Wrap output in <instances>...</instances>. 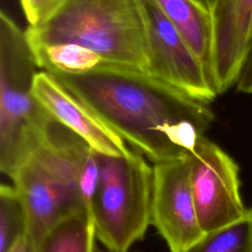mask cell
I'll return each mask as SVG.
<instances>
[{"mask_svg":"<svg viewBox=\"0 0 252 252\" xmlns=\"http://www.w3.org/2000/svg\"><path fill=\"white\" fill-rule=\"evenodd\" d=\"M93 214L88 210L55 223L41 238L35 252H95Z\"/></svg>","mask_w":252,"mask_h":252,"instance_id":"cell-12","label":"cell"},{"mask_svg":"<svg viewBox=\"0 0 252 252\" xmlns=\"http://www.w3.org/2000/svg\"><path fill=\"white\" fill-rule=\"evenodd\" d=\"M29 220L25 203L15 188L0 186V252H8L24 235H28Z\"/></svg>","mask_w":252,"mask_h":252,"instance_id":"cell-15","label":"cell"},{"mask_svg":"<svg viewBox=\"0 0 252 252\" xmlns=\"http://www.w3.org/2000/svg\"><path fill=\"white\" fill-rule=\"evenodd\" d=\"M151 1L177 30L210 73L213 42L211 10L201 0Z\"/></svg>","mask_w":252,"mask_h":252,"instance_id":"cell-11","label":"cell"},{"mask_svg":"<svg viewBox=\"0 0 252 252\" xmlns=\"http://www.w3.org/2000/svg\"><path fill=\"white\" fill-rule=\"evenodd\" d=\"M146 12L151 76L189 96L210 103L218 93L208 68L151 0H143Z\"/></svg>","mask_w":252,"mask_h":252,"instance_id":"cell-7","label":"cell"},{"mask_svg":"<svg viewBox=\"0 0 252 252\" xmlns=\"http://www.w3.org/2000/svg\"><path fill=\"white\" fill-rule=\"evenodd\" d=\"M191 190L204 232L225 226L244 216L239 167L217 144L202 136L186 156Z\"/></svg>","mask_w":252,"mask_h":252,"instance_id":"cell-6","label":"cell"},{"mask_svg":"<svg viewBox=\"0 0 252 252\" xmlns=\"http://www.w3.org/2000/svg\"><path fill=\"white\" fill-rule=\"evenodd\" d=\"M50 74L154 163L185 158L215 118L209 103L141 70L102 63Z\"/></svg>","mask_w":252,"mask_h":252,"instance_id":"cell-1","label":"cell"},{"mask_svg":"<svg viewBox=\"0 0 252 252\" xmlns=\"http://www.w3.org/2000/svg\"><path fill=\"white\" fill-rule=\"evenodd\" d=\"M182 252H252V208L239 220L205 232Z\"/></svg>","mask_w":252,"mask_h":252,"instance_id":"cell-14","label":"cell"},{"mask_svg":"<svg viewBox=\"0 0 252 252\" xmlns=\"http://www.w3.org/2000/svg\"><path fill=\"white\" fill-rule=\"evenodd\" d=\"M36 62L26 32L0 13V169L12 175L55 120L33 94Z\"/></svg>","mask_w":252,"mask_h":252,"instance_id":"cell-4","label":"cell"},{"mask_svg":"<svg viewBox=\"0 0 252 252\" xmlns=\"http://www.w3.org/2000/svg\"><path fill=\"white\" fill-rule=\"evenodd\" d=\"M95 252H119V251H115V250L108 249V248H106V249H98V248H96ZM127 252H128V251H127ZM133 252H137V251H133Z\"/></svg>","mask_w":252,"mask_h":252,"instance_id":"cell-21","label":"cell"},{"mask_svg":"<svg viewBox=\"0 0 252 252\" xmlns=\"http://www.w3.org/2000/svg\"><path fill=\"white\" fill-rule=\"evenodd\" d=\"M91 149L82 138L54 120L41 143L10 176L27 209L28 236L34 252L55 223L87 210L79 176Z\"/></svg>","mask_w":252,"mask_h":252,"instance_id":"cell-3","label":"cell"},{"mask_svg":"<svg viewBox=\"0 0 252 252\" xmlns=\"http://www.w3.org/2000/svg\"><path fill=\"white\" fill-rule=\"evenodd\" d=\"M211 14L210 74L218 94H221L235 85L252 38V0H217Z\"/></svg>","mask_w":252,"mask_h":252,"instance_id":"cell-9","label":"cell"},{"mask_svg":"<svg viewBox=\"0 0 252 252\" xmlns=\"http://www.w3.org/2000/svg\"><path fill=\"white\" fill-rule=\"evenodd\" d=\"M210 10H212L213 9V7L215 6V4H216V2H217V0H201Z\"/></svg>","mask_w":252,"mask_h":252,"instance_id":"cell-20","label":"cell"},{"mask_svg":"<svg viewBox=\"0 0 252 252\" xmlns=\"http://www.w3.org/2000/svg\"><path fill=\"white\" fill-rule=\"evenodd\" d=\"M97 157L99 180L92 203L95 236L105 248L127 252L151 223L153 167L137 151Z\"/></svg>","mask_w":252,"mask_h":252,"instance_id":"cell-5","label":"cell"},{"mask_svg":"<svg viewBox=\"0 0 252 252\" xmlns=\"http://www.w3.org/2000/svg\"><path fill=\"white\" fill-rule=\"evenodd\" d=\"M8 252H34L33 246L28 235L21 237Z\"/></svg>","mask_w":252,"mask_h":252,"instance_id":"cell-19","label":"cell"},{"mask_svg":"<svg viewBox=\"0 0 252 252\" xmlns=\"http://www.w3.org/2000/svg\"><path fill=\"white\" fill-rule=\"evenodd\" d=\"M30 46L73 43L98 54L104 63L149 67L143 0H62L38 25L25 31Z\"/></svg>","mask_w":252,"mask_h":252,"instance_id":"cell-2","label":"cell"},{"mask_svg":"<svg viewBox=\"0 0 252 252\" xmlns=\"http://www.w3.org/2000/svg\"><path fill=\"white\" fill-rule=\"evenodd\" d=\"M37 67L49 73H83L104 63L94 51L73 43L31 47Z\"/></svg>","mask_w":252,"mask_h":252,"instance_id":"cell-13","label":"cell"},{"mask_svg":"<svg viewBox=\"0 0 252 252\" xmlns=\"http://www.w3.org/2000/svg\"><path fill=\"white\" fill-rule=\"evenodd\" d=\"M236 90L243 94H252V38L248 45L237 81Z\"/></svg>","mask_w":252,"mask_h":252,"instance_id":"cell-18","label":"cell"},{"mask_svg":"<svg viewBox=\"0 0 252 252\" xmlns=\"http://www.w3.org/2000/svg\"><path fill=\"white\" fill-rule=\"evenodd\" d=\"M62 0H20L29 26L41 23Z\"/></svg>","mask_w":252,"mask_h":252,"instance_id":"cell-17","label":"cell"},{"mask_svg":"<svg viewBox=\"0 0 252 252\" xmlns=\"http://www.w3.org/2000/svg\"><path fill=\"white\" fill-rule=\"evenodd\" d=\"M151 223L170 252H182L204 235L191 190L186 157L154 163Z\"/></svg>","mask_w":252,"mask_h":252,"instance_id":"cell-8","label":"cell"},{"mask_svg":"<svg viewBox=\"0 0 252 252\" xmlns=\"http://www.w3.org/2000/svg\"><path fill=\"white\" fill-rule=\"evenodd\" d=\"M33 94L57 122L82 138L96 153L123 156L132 151L121 137L107 127L50 73L46 71L36 73Z\"/></svg>","mask_w":252,"mask_h":252,"instance_id":"cell-10","label":"cell"},{"mask_svg":"<svg viewBox=\"0 0 252 252\" xmlns=\"http://www.w3.org/2000/svg\"><path fill=\"white\" fill-rule=\"evenodd\" d=\"M99 180V162L97 153L91 149L79 176V188L86 209L92 213V203Z\"/></svg>","mask_w":252,"mask_h":252,"instance_id":"cell-16","label":"cell"}]
</instances>
